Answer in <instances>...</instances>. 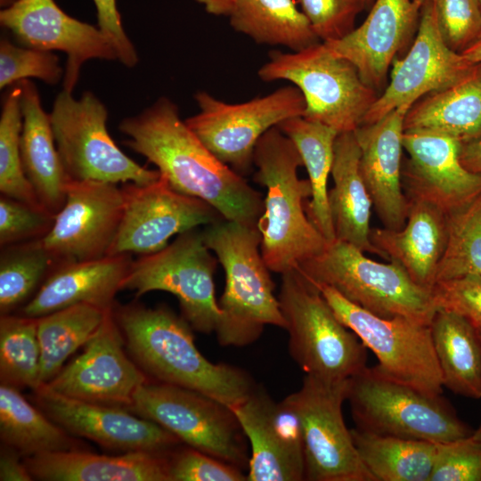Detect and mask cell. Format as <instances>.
Segmentation results:
<instances>
[{
	"mask_svg": "<svg viewBox=\"0 0 481 481\" xmlns=\"http://www.w3.org/2000/svg\"><path fill=\"white\" fill-rule=\"evenodd\" d=\"M118 130L126 136L124 144L154 164L174 190L204 200L225 220L257 226L261 193L208 150L170 99L159 97L123 118Z\"/></svg>",
	"mask_w": 481,
	"mask_h": 481,
	"instance_id": "1",
	"label": "cell"
},
{
	"mask_svg": "<svg viewBox=\"0 0 481 481\" xmlns=\"http://www.w3.org/2000/svg\"><path fill=\"white\" fill-rule=\"evenodd\" d=\"M112 314L127 353L150 379L204 394L230 408L256 388L245 371L201 355L192 328L167 306L115 305Z\"/></svg>",
	"mask_w": 481,
	"mask_h": 481,
	"instance_id": "2",
	"label": "cell"
},
{
	"mask_svg": "<svg viewBox=\"0 0 481 481\" xmlns=\"http://www.w3.org/2000/svg\"><path fill=\"white\" fill-rule=\"evenodd\" d=\"M253 164L257 167L254 181L266 189L257 224L261 254L271 272L282 274L320 254L328 241L306 211L312 192L308 179L298 175L302 159L277 126L257 143Z\"/></svg>",
	"mask_w": 481,
	"mask_h": 481,
	"instance_id": "3",
	"label": "cell"
},
{
	"mask_svg": "<svg viewBox=\"0 0 481 481\" xmlns=\"http://www.w3.org/2000/svg\"><path fill=\"white\" fill-rule=\"evenodd\" d=\"M202 233L225 275L215 331L219 344L249 345L260 337L265 325L285 329L271 271L261 254L257 227L222 219L206 225Z\"/></svg>",
	"mask_w": 481,
	"mask_h": 481,
	"instance_id": "4",
	"label": "cell"
},
{
	"mask_svg": "<svg viewBox=\"0 0 481 481\" xmlns=\"http://www.w3.org/2000/svg\"><path fill=\"white\" fill-rule=\"evenodd\" d=\"M338 240L297 269L315 286L326 285L381 317H406L430 324L437 309L432 289L414 282L396 262L380 263Z\"/></svg>",
	"mask_w": 481,
	"mask_h": 481,
	"instance_id": "5",
	"label": "cell"
},
{
	"mask_svg": "<svg viewBox=\"0 0 481 481\" xmlns=\"http://www.w3.org/2000/svg\"><path fill=\"white\" fill-rule=\"evenodd\" d=\"M346 400L356 428L401 438L448 443L474 430L441 396L424 393L365 367L348 379Z\"/></svg>",
	"mask_w": 481,
	"mask_h": 481,
	"instance_id": "6",
	"label": "cell"
},
{
	"mask_svg": "<svg viewBox=\"0 0 481 481\" xmlns=\"http://www.w3.org/2000/svg\"><path fill=\"white\" fill-rule=\"evenodd\" d=\"M257 75L264 82H291L303 94V117L338 133L361 126L379 96L349 61L333 54L323 42L298 52L273 50Z\"/></svg>",
	"mask_w": 481,
	"mask_h": 481,
	"instance_id": "7",
	"label": "cell"
},
{
	"mask_svg": "<svg viewBox=\"0 0 481 481\" xmlns=\"http://www.w3.org/2000/svg\"><path fill=\"white\" fill-rule=\"evenodd\" d=\"M278 299L289 353L306 374L345 380L367 366L366 346L298 269L281 274Z\"/></svg>",
	"mask_w": 481,
	"mask_h": 481,
	"instance_id": "8",
	"label": "cell"
},
{
	"mask_svg": "<svg viewBox=\"0 0 481 481\" xmlns=\"http://www.w3.org/2000/svg\"><path fill=\"white\" fill-rule=\"evenodd\" d=\"M49 114L57 151L69 179L143 185L160 177L158 170L140 166L118 148L107 130V109L92 92L75 99L62 89Z\"/></svg>",
	"mask_w": 481,
	"mask_h": 481,
	"instance_id": "9",
	"label": "cell"
},
{
	"mask_svg": "<svg viewBox=\"0 0 481 481\" xmlns=\"http://www.w3.org/2000/svg\"><path fill=\"white\" fill-rule=\"evenodd\" d=\"M127 409L160 425L186 445L248 469L247 437L232 410L224 404L149 379L135 393Z\"/></svg>",
	"mask_w": 481,
	"mask_h": 481,
	"instance_id": "10",
	"label": "cell"
},
{
	"mask_svg": "<svg viewBox=\"0 0 481 481\" xmlns=\"http://www.w3.org/2000/svg\"><path fill=\"white\" fill-rule=\"evenodd\" d=\"M212 253L202 230L186 231L161 250L133 261L122 289L133 290L137 298L155 290L169 292L192 330L215 332L221 312L214 283L217 258Z\"/></svg>",
	"mask_w": 481,
	"mask_h": 481,
	"instance_id": "11",
	"label": "cell"
},
{
	"mask_svg": "<svg viewBox=\"0 0 481 481\" xmlns=\"http://www.w3.org/2000/svg\"><path fill=\"white\" fill-rule=\"evenodd\" d=\"M316 287L338 320L375 355L380 371L424 393L442 394V374L430 324L401 316L381 317L350 302L331 287Z\"/></svg>",
	"mask_w": 481,
	"mask_h": 481,
	"instance_id": "12",
	"label": "cell"
},
{
	"mask_svg": "<svg viewBox=\"0 0 481 481\" xmlns=\"http://www.w3.org/2000/svg\"><path fill=\"white\" fill-rule=\"evenodd\" d=\"M199 112L188 126L222 162L243 175L253 164L260 138L284 120L304 115L300 90L286 86L241 103H228L205 91L194 95Z\"/></svg>",
	"mask_w": 481,
	"mask_h": 481,
	"instance_id": "13",
	"label": "cell"
},
{
	"mask_svg": "<svg viewBox=\"0 0 481 481\" xmlns=\"http://www.w3.org/2000/svg\"><path fill=\"white\" fill-rule=\"evenodd\" d=\"M347 382L306 374L300 388L286 397L301 424L305 480L375 481L345 424Z\"/></svg>",
	"mask_w": 481,
	"mask_h": 481,
	"instance_id": "14",
	"label": "cell"
},
{
	"mask_svg": "<svg viewBox=\"0 0 481 481\" xmlns=\"http://www.w3.org/2000/svg\"><path fill=\"white\" fill-rule=\"evenodd\" d=\"M123 214L109 255L155 253L174 235L224 217L204 200L174 190L160 175L149 184L123 183Z\"/></svg>",
	"mask_w": 481,
	"mask_h": 481,
	"instance_id": "15",
	"label": "cell"
},
{
	"mask_svg": "<svg viewBox=\"0 0 481 481\" xmlns=\"http://www.w3.org/2000/svg\"><path fill=\"white\" fill-rule=\"evenodd\" d=\"M123 207V193L118 184L69 179L64 205L40 241L59 265L108 256Z\"/></svg>",
	"mask_w": 481,
	"mask_h": 481,
	"instance_id": "16",
	"label": "cell"
},
{
	"mask_svg": "<svg viewBox=\"0 0 481 481\" xmlns=\"http://www.w3.org/2000/svg\"><path fill=\"white\" fill-rule=\"evenodd\" d=\"M31 401L48 418L76 437L121 453H168L182 442L154 421L127 408L91 403L53 391L46 384L32 390Z\"/></svg>",
	"mask_w": 481,
	"mask_h": 481,
	"instance_id": "17",
	"label": "cell"
},
{
	"mask_svg": "<svg viewBox=\"0 0 481 481\" xmlns=\"http://www.w3.org/2000/svg\"><path fill=\"white\" fill-rule=\"evenodd\" d=\"M477 63L451 50L439 32L434 4L421 5L419 27L406 55L393 61L390 82L367 112L363 124H371L426 94L449 87L468 76Z\"/></svg>",
	"mask_w": 481,
	"mask_h": 481,
	"instance_id": "18",
	"label": "cell"
},
{
	"mask_svg": "<svg viewBox=\"0 0 481 481\" xmlns=\"http://www.w3.org/2000/svg\"><path fill=\"white\" fill-rule=\"evenodd\" d=\"M125 347L111 310L82 353L45 384L68 397L128 408L149 378Z\"/></svg>",
	"mask_w": 481,
	"mask_h": 481,
	"instance_id": "19",
	"label": "cell"
},
{
	"mask_svg": "<svg viewBox=\"0 0 481 481\" xmlns=\"http://www.w3.org/2000/svg\"><path fill=\"white\" fill-rule=\"evenodd\" d=\"M0 22L23 46L66 53L63 90L70 93L86 61H118L113 44L98 27L70 17L54 0H15L0 12Z\"/></svg>",
	"mask_w": 481,
	"mask_h": 481,
	"instance_id": "20",
	"label": "cell"
},
{
	"mask_svg": "<svg viewBox=\"0 0 481 481\" xmlns=\"http://www.w3.org/2000/svg\"><path fill=\"white\" fill-rule=\"evenodd\" d=\"M231 409L250 447L247 481L305 480L301 424L286 398L276 403L256 387Z\"/></svg>",
	"mask_w": 481,
	"mask_h": 481,
	"instance_id": "21",
	"label": "cell"
},
{
	"mask_svg": "<svg viewBox=\"0 0 481 481\" xmlns=\"http://www.w3.org/2000/svg\"><path fill=\"white\" fill-rule=\"evenodd\" d=\"M461 143L428 130H404L402 183L408 200L432 203L446 214L481 194V174L463 167Z\"/></svg>",
	"mask_w": 481,
	"mask_h": 481,
	"instance_id": "22",
	"label": "cell"
},
{
	"mask_svg": "<svg viewBox=\"0 0 481 481\" xmlns=\"http://www.w3.org/2000/svg\"><path fill=\"white\" fill-rule=\"evenodd\" d=\"M420 9L413 0H375L359 27L323 43L333 54L349 61L366 85L379 91L394 60L415 37Z\"/></svg>",
	"mask_w": 481,
	"mask_h": 481,
	"instance_id": "23",
	"label": "cell"
},
{
	"mask_svg": "<svg viewBox=\"0 0 481 481\" xmlns=\"http://www.w3.org/2000/svg\"><path fill=\"white\" fill-rule=\"evenodd\" d=\"M399 107L354 133L360 148V172L383 227L398 230L406 222L409 202L402 183L404 117Z\"/></svg>",
	"mask_w": 481,
	"mask_h": 481,
	"instance_id": "24",
	"label": "cell"
},
{
	"mask_svg": "<svg viewBox=\"0 0 481 481\" xmlns=\"http://www.w3.org/2000/svg\"><path fill=\"white\" fill-rule=\"evenodd\" d=\"M132 262L130 254H120L60 264L22 307L20 315L39 318L81 304L110 311Z\"/></svg>",
	"mask_w": 481,
	"mask_h": 481,
	"instance_id": "25",
	"label": "cell"
},
{
	"mask_svg": "<svg viewBox=\"0 0 481 481\" xmlns=\"http://www.w3.org/2000/svg\"><path fill=\"white\" fill-rule=\"evenodd\" d=\"M405 224L371 228L370 240L385 260L399 264L412 280L432 289L448 240L447 214L424 200H408Z\"/></svg>",
	"mask_w": 481,
	"mask_h": 481,
	"instance_id": "26",
	"label": "cell"
},
{
	"mask_svg": "<svg viewBox=\"0 0 481 481\" xmlns=\"http://www.w3.org/2000/svg\"><path fill=\"white\" fill-rule=\"evenodd\" d=\"M168 453L105 455L78 449L24 457V462L33 479L43 481H169Z\"/></svg>",
	"mask_w": 481,
	"mask_h": 481,
	"instance_id": "27",
	"label": "cell"
},
{
	"mask_svg": "<svg viewBox=\"0 0 481 481\" xmlns=\"http://www.w3.org/2000/svg\"><path fill=\"white\" fill-rule=\"evenodd\" d=\"M18 83L21 86L23 169L40 204L56 215L64 205L69 178L57 151L50 114L42 107L37 86L29 79Z\"/></svg>",
	"mask_w": 481,
	"mask_h": 481,
	"instance_id": "28",
	"label": "cell"
},
{
	"mask_svg": "<svg viewBox=\"0 0 481 481\" xmlns=\"http://www.w3.org/2000/svg\"><path fill=\"white\" fill-rule=\"evenodd\" d=\"M360 148L353 132L339 133L334 144L328 199L335 240L379 255L370 240L372 202L359 167Z\"/></svg>",
	"mask_w": 481,
	"mask_h": 481,
	"instance_id": "29",
	"label": "cell"
},
{
	"mask_svg": "<svg viewBox=\"0 0 481 481\" xmlns=\"http://www.w3.org/2000/svg\"><path fill=\"white\" fill-rule=\"evenodd\" d=\"M404 130L449 135L461 144L481 139V62L458 83L426 94L407 111Z\"/></svg>",
	"mask_w": 481,
	"mask_h": 481,
	"instance_id": "30",
	"label": "cell"
},
{
	"mask_svg": "<svg viewBox=\"0 0 481 481\" xmlns=\"http://www.w3.org/2000/svg\"><path fill=\"white\" fill-rule=\"evenodd\" d=\"M443 386L452 393L481 398V341L474 323L456 312L438 309L430 323Z\"/></svg>",
	"mask_w": 481,
	"mask_h": 481,
	"instance_id": "31",
	"label": "cell"
},
{
	"mask_svg": "<svg viewBox=\"0 0 481 481\" xmlns=\"http://www.w3.org/2000/svg\"><path fill=\"white\" fill-rule=\"evenodd\" d=\"M277 127L292 141L306 169L312 192L311 200L306 205L307 216L325 240L332 241L335 232L329 207L328 178L339 133L302 116L288 118Z\"/></svg>",
	"mask_w": 481,
	"mask_h": 481,
	"instance_id": "32",
	"label": "cell"
},
{
	"mask_svg": "<svg viewBox=\"0 0 481 481\" xmlns=\"http://www.w3.org/2000/svg\"><path fill=\"white\" fill-rule=\"evenodd\" d=\"M0 437L2 444L23 457L84 449L76 436L27 400L19 388L3 383L0 386Z\"/></svg>",
	"mask_w": 481,
	"mask_h": 481,
	"instance_id": "33",
	"label": "cell"
},
{
	"mask_svg": "<svg viewBox=\"0 0 481 481\" xmlns=\"http://www.w3.org/2000/svg\"><path fill=\"white\" fill-rule=\"evenodd\" d=\"M228 17L235 31L257 44L298 52L321 42L294 0H233Z\"/></svg>",
	"mask_w": 481,
	"mask_h": 481,
	"instance_id": "34",
	"label": "cell"
},
{
	"mask_svg": "<svg viewBox=\"0 0 481 481\" xmlns=\"http://www.w3.org/2000/svg\"><path fill=\"white\" fill-rule=\"evenodd\" d=\"M352 437L375 481H429L438 443L378 435L357 428Z\"/></svg>",
	"mask_w": 481,
	"mask_h": 481,
	"instance_id": "35",
	"label": "cell"
},
{
	"mask_svg": "<svg viewBox=\"0 0 481 481\" xmlns=\"http://www.w3.org/2000/svg\"><path fill=\"white\" fill-rule=\"evenodd\" d=\"M110 311L81 304L37 318L41 384L57 375L68 357L85 346Z\"/></svg>",
	"mask_w": 481,
	"mask_h": 481,
	"instance_id": "36",
	"label": "cell"
},
{
	"mask_svg": "<svg viewBox=\"0 0 481 481\" xmlns=\"http://www.w3.org/2000/svg\"><path fill=\"white\" fill-rule=\"evenodd\" d=\"M59 265L40 239L2 248L0 313L9 314L24 303Z\"/></svg>",
	"mask_w": 481,
	"mask_h": 481,
	"instance_id": "37",
	"label": "cell"
},
{
	"mask_svg": "<svg viewBox=\"0 0 481 481\" xmlns=\"http://www.w3.org/2000/svg\"><path fill=\"white\" fill-rule=\"evenodd\" d=\"M37 318L2 314L0 318V379L17 388L41 385Z\"/></svg>",
	"mask_w": 481,
	"mask_h": 481,
	"instance_id": "38",
	"label": "cell"
},
{
	"mask_svg": "<svg viewBox=\"0 0 481 481\" xmlns=\"http://www.w3.org/2000/svg\"><path fill=\"white\" fill-rule=\"evenodd\" d=\"M448 240L436 282L481 275V194L447 214Z\"/></svg>",
	"mask_w": 481,
	"mask_h": 481,
	"instance_id": "39",
	"label": "cell"
},
{
	"mask_svg": "<svg viewBox=\"0 0 481 481\" xmlns=\"http://www.w3.org/2000/svg\"><path fill=\"white\" fill-rule=\"evenodd\" d=\"M20 97L21 86L16 83L7 93L3 103L0 117V192L4 196L34 207L44 208L29 182L22 166Z\"/></svg>",
	"mask_w": 481,
	"mask_h": 481,
	"instance_id": "40",
	"label": "cell"
},
{
	"mask_svg": "<svg viewBox=\"0 0 481 481\" xmlns=\"http://www.w3.org/2000/svg\"><path fill=\"white\" fill-rule=\"evenodd\" d=\"M58 56L51 51L18 46L7 38L0 42V88L34 77L56 85L64 77Z\"/></svg>",
	"mask_w": 481,
	"mask_h": 481,
	"instance_id": "41",
	"label": "cell"
},
{
	"mask_svg": "<svg viewBox=\"0 0 481 481\" xmlns=\"http://www.w3.org/2000/svg\"><path fill=\"white\" fill-rule=\"evenodd\" d=\"M437 27L446 45L461 53L481 37L478 0H432Z\"/></svg>",
	"mask_w": 481,
	"mask_h": 481,
	"instance_id": "42",
	"label": "cell"
},
{
	"mask_svg": "<svg viewBox=\"0 0 481 481\" xmlns=\"http://www.w3.org/2000/svg\"><path fill=\"white\" fill-rule=\"evenodd\" d=\"M55 214L2 195L0 199V244L6 247L38 240L52 227Z\"/></svg>",
	"mask_w": 481,
	"mask_h": 481,
	"instance_id": "43",
	"label": "cell"
},
{
	"mask_svg": "<svg viewBox=\"0 0 481 481\" xmlns=\"http://www.w3.org/2000/svg\"><path fill=\"white\" fill-rule=\"evenodd\" d=\"M169 481H246L243 470L186 445L167 455Z\"/></svg>",
	"mask_w": 481,
	"mask_h": 481,
	"instance_id": "44",
	"label": "cell"
},
{
	"mask_svg": "<svg viewBox=\"0 0 481 481\" xmlns=\"http://www.w3.org/2000/svg\"><path fill=\"white\" fill-rule=\"evenodd\" d=\"M301 11L322 42L338 40L355 29L363 0H298Z\"/></svg>",
	"mask_w": 481,
	"mask_h": 481,
	"instance_id": "45",
	"label": "cell"
},
{
	"mask_svg": "<svg viewBox=\"0 0 481 481\" xmlns=\"http://www.w3.org/2000/svg\"><path fill=\"white\" fill-rule=\"evenodd\" d=\"M429 481H481V442L469 436L438 443Z\"/></svg>",
	"mask_w": 481,
	"mask_h": 481,
	"instance_id": "46",
	"label": "cell"
},
{
	"mask_svg": "<svg viewBox=\"0 0 481 481\" xmlns=\"http://www.w3.org/2000/svg\"><path fill=\"white\" fill-rule=\"evenodd\" d=\"M432 293L437 309L453 311L472 322H481V275L469 274L438 281Z\"/></svg>",
	"mask_w": 481,
	"mask_h": 481,
	"instance_id": "47",
	"label": "cell"
},
{
	"mask_svg": "<svg viewBox=\"0 0 481 481\" xmlns=\"http://www.w3.org/2000/svg\"><path fill=\"white\" fill-rule=\"evenodd\" d=\"M97 12V27L113 44L118 61L127 68L135 67L139 58L121 23L116 0H94Z\"/></svg>",
	"mask_w": 481,
	"mask_h": 481,
	"instance_id": "48",
	"label": "cell"
},
{
	"mask_svg": "<svg viewBox=\"0 0 481 481\" xmlns=\"http://www.w3.org/2000/svg\"><path fill=\"white\" fill-rule=\"evenodd\" d=\"M15 450L2 445L0 452V480L1 481H31L33 480L24 460Z\"/></svg>",
	"mask_w": 481,
	"mask_h": 481,
	"instance_id": "49",
	"label": "cell"
},
{
	"mask_svg": "<svg viewBox=\"0 0 481 481\" xmlns=\"http://www.w3.org/2000/svg\"><path fill=\"white\" fill-rule=\"evenodd\" d=\"M459 157L464 167L481 174V139L461 144Z\"/></svg>",
	"mask_w": 481,
	"mask_h": 481,
	"instance_id": "50",
	"label": "cell"
},
{
	"mask_svg": "<svg viewBox=\"0 0 481 481\" xmlns=\"http://www.w3.org/2000/svg\"><path fill=\"white\" fill-rule=\"evenodd\" d=\"M202 4L207 12L216 16H228L232 7L233 0H194Z\"/></svg>",
	"mask_w": 481,
	"mask_h": 481,
	"instance_id": "51",
	"label": "cell"
},
{
	"mask_svg": "<svg viewBox=\"0 0 481 481\" xmlns=\"http://www.w3.org/2000/svg\"><path fill=\"white\" fill-rule=\"evenodd\" d=\"M461 54L473 63L481 62V37L461 53Z\"/></svg>",
	"mask_w": 481,
	"mask_h": 481,
	"instance_id": "52",
	"label": "cell"
},
{
	"mask_svg": "<svg viewBox=\"0 0 481 481\" xmlns=\"http://www.w3.org/2000/svg\"><path fill=\"white\" fill-rule=\"evenodd\" d=\"M474 439L481 442V425L479 426V428L477 429V430H474L472 436H471Z\"/></svg>",
	"mask_w": 481,
	"mask_h": 481,
	"instance_id": "53",
	"label": "cell"
},
{
	"mask_svg": "<svg viewBox=\"0 0 481 481\" xmlns=\"http://www.w3.org/2000/svg\"><path fill=\"white\" fill-rule=\"evenodd\" d=\"M476 329H477V334H478V337L480 338V341H481V322H473Z\"/></svg>",
	"mask_w": 481,
	"mask_h": 481,
	"instance_id": "54",
	"label": "cell"
},
{
	"mask_svg": "<svg viewBox=\"0 0 481 481\" xmlns=\"http://www.w3.org/2000/svg\"><path fill=\"white\" fill-rule=\"evenodd\" d=\"M363 1L365 9L370 8L374 3V0H363Z\"/></svg>",
	"mask_w": 481,
	"mask_h": 481,
	"instance_id": "55",
	"label": "cell"
},
{
	"mask_svg": "<svg viewBox=\"0 0 481 481\" xmlns=\"http://www.w3.org/2000/svg\"><path fill=\"white\" fill-rule=\"evenodd\" d=\"M414 2H416L417 4H419L420 5H422L423 3L426 1V0H413Z\"/></svg>",
	"mask_w": 481,
	"mask_h": 481,
	"instance_id": "56",
	"label": "cell"
},
{
	"mask_svg": "<svg viewBox=\"0 0 481 481\" xmlns=\"http://www.w3.org/2000/svg\"><path fill=\"white\" fill-rule=\"evenodd\" d=\"M479 4H480V6H481V0H478Z\"/></svg>",
	"mask_w": 481,
	"mask_h": 481,
	"instance_id": "57",
	"label": "cell"
}]
</instances>
